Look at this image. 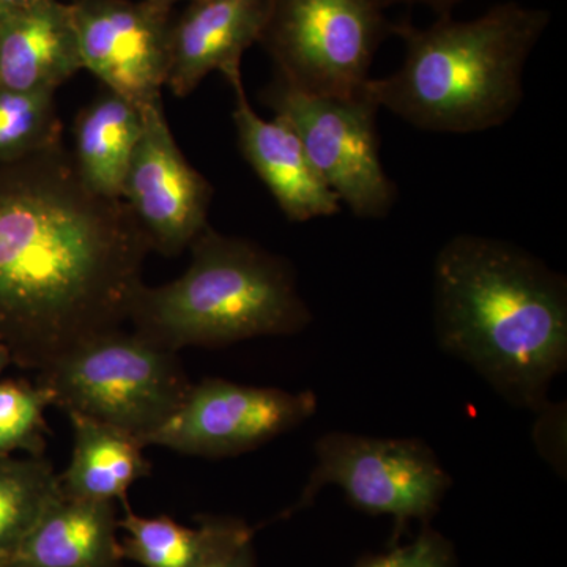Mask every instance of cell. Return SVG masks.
I'll return each mask as SVG.
<instances>
[{"label":"cell","instance_id":"obj_1","mask_svg":"<svg viewBox=\"0 0 567 567\" xmlns=\"http://www.w3.org/2000/svg\"><path fill=\"white\" fill-rule=\"evenodd\" d=\"M128 205L92 193L61 140L0 178V352L41 372L128 322L151 251Z\"/></svg>","mask_w":567,"mask_h":567},{"label":"cell","instance_id":"obj_2","mask_svg":"<svg viewBox=\"0 0 567 567\" xmlns=\"http://www.w3.org/2000/svg\"><path fill=\"white\" fill-rule=\"evenodd\" d=\"M436 344L499 398L536 412L567 368V281L502 238L461 234L432 271Z\"/></svg>","mask_w":567,"mask_h":567},{"label":"cell","instance_id":"obj_3","mask_svg":"<svg viewBox=\"0 0 567 567\" xmlns=\"http://www.w3.org/2000/svg\"><path fill=\"white\" fill-rule=\"evenodd\" d=\"M550 11L517 2L475 20L439 17L429 28L394 24L404 41L401 69L372 78L380 107L417 130L468 134L502 126L524 102V71L550 24Z\"/></svg>","mask_w":567,"mask_h":567},{"label":"cell","instance_id":"obj_4","mask_svg":"<svg viewBox=\"0 0 567 567\" xmlns=\"http://www.w3.org/2000/svg\"><path fill=\"white\" fill-rule=\"evenodd\" d=\"M189 248L192 264L181 278L142 284L134 293L128 322L145 341L178 353L293 336L311 324L312 311L286 257L208 226Z\"/></svg>","mask_w":567,"mask_h":567},{"label":"cell","instance_id":"obj_5","mask_svg":"<svg viewBox=\"0 0 567 567\" xmlns=\"http://www.w3.org/2000/svg\"><path fill=\"white\" fill-rule=\"evenodd\" d=\"M37 385L51 405L114 425L142 443L181 409L193 383L177 353L115 330L59 358L39 372Z\"/></svg>","mask_w":567,"mask_h":567},{"label":"cell","instance_id":"obj_6","mask_svg":"<svg viewBox=\"0 0 567 567\" xmlns=\"http://www.w3.org/2000/svg\"><path fill=\"white\" fill-rule=\"evenodd\" d=\"M388 9L386 0H271L259 43L287 84L315 95H360L380 44L393 35Z\"/></svg>","mask_w":567,"mask_h":567},{"label":"cell","instance_id":"obj_7","mask_svg":"<svg viewBox=\"0 0 567 567\" xmlns=\"http://www.w3.org/2000/svg\"><path fill=\"white\" fill-rule=\"evenodd\" d=\"M262 102L292 126L309 162L353 216L382 219L393 210L398 186L380 159L377 115L382 107L368 91L354 96L315 95L279 78Z\"/></svg>","mask_w":567,"mask_h":567},{"label":"cell","instance_id":"obj_8","mask_svg":"<svg viewBox=\"0 0 567 567\" xmlns=\"http://www.w3.org/2000/svg\"><path fill=\"white\" fill-rule=\"evenodd\" d=\"M315 468L289 514L311 506L324 487L344 492L347 502L398 524L429 520L445 498L453 477L421 439H382L327 432L315 443Z\"/></svg>","mask_w":567,"mask_h":567},{"label":"cell","instance_id":"obj_9","mask_svg":"<svg viewBox=\"0 0 567 567\" xmlns=\"http://www.w3.org/2000/svg\"><path fill=\"white\" fill-rule=\"evenodd\" d=\"M319 399L311 390L238 385L204 379L193 385L181 409L142 440L188 456H240L267 445L316 415Z\"/></svg>","mask_w":567,"mask_h":567},{"label":"cell","instance_id":"obj_10","mask_svg":"<svg viewBox=\"0 0 567 567\" xmlns=\"http://www.w3.org/2000/svg\"><path fill=\"white\" fill-rule=\"evenodd\" d=\"M141 112V136L123 182L122 199L152 249L177 256L207 227L213 189L175 144L162 99L144 104Z\"/></svg>","mask_w":567,"mask_h":567},{"label":"cell","instance_id":"obj_11","mask_svg":"<svg viewBox=\"0 0 567 567\" xmlns=\"http://www.w3.org/2000/svg\"><path fill=\"white\" fill-rule=\"evenodd\" d=\"M82 70L126 102L162 99L169 62V7L158 0H78L70 3Z\"/></svg>","mask_w":567,"mask_h":567},{"label":"cell","instance_id":"obj_12","mask_svg":"<svg viewBox=\"0 0 567 567\" xmlns=\"http://www.w3.org/2000/svg\"><path fill=\"white\" fill-rule=\"evenodd\" d=\"M271 0H194L171 25L166 85L174 95L196 91L212 73L241 78V59L259 43Z\"/></svg>","mask_w":567,"mask_h":567},{"label":"cell","instance_id":"obj_13","mask_svg":"<svg viewBox=\"0 0 567 567\" xmlns=\"http://www.w3.org/2000/svg\"><path fill=\"white\" fill-rule=\"evenodd\" d=\"M229 84L235 93L233 117L241 153L287 219L306 223L341 213V200L316 173L292 126L276 115L274 121L260 117L246 96L241 78Z\"/></svg>","mask_w":567,"mask_h":567},{"label":"cell","instance_id":"obj_14","mask_svg":"<svg viewBox=\"0 0 567 567\" xmlns=\"http://www.w3.org/2000/svg\"><path fill=\"white\" fill-rule=\"evenodd\" d=\"M82 70L70 3L33 0L0 18V89L50 92Z\"/></svg>","mask_w":567,"mask_h":567},{"label":"cell","instance_id":"obj_15","mask_svg":"<svg viewBox=\"0 0 567 567\" xmlns=\"http://www.w3.org/2000/svg\"><path fill=\"white\" fill-rule=\"evenodd\" d=\"M114 503L62 495L0 567H122Z\"/></svg>","mask_w":567,"mask_h":567},{"label":"cell","instance_id":"obj_16","mask_svg":"<svg viewBox=\"0 0 567 567\" xmlns=\"http://www.w3.org/2000/svg\"><path fill=\"white\" fill-rule=\"evenodd\" d=\"M74 432L73 456L59 475L63 495L71 498L126 503V492L151 475L136 436L93 417L66 413Z\"/></svg>","mask_w":567,"mask_h":567},{"label":"cell","instance_id":"obj_17","mask_svg":"<svg viewBox=\"0 0 567 567\" xmlns=\"http://www.w3.org/2000/svg\"><path fill=\"white\" fill-rule=\"evenodd\" d=\"M141 130V107L110 91L82 111L74 126L71 155L81 181L92 193L122 199Z\"/></svg>","mask_w":567,"mask_h":567},{"label":"cell","instance_id":"obj_18","mask_svg":"<svg viewBox=\"0 0 567 567\" xmlns=\"http://www.w3.org/2000/svg\"><path fill=\"white\" fill-rule=\"evenodd\" d=\"M61 495V477L47 458L0 456V563Z\"/></svg>","mask_w":567,"mask_h":567},{"label":"cell","instance_id":"obj_19","mask_svg":"<svg viewBox=\"0 0 567 567\" xmlns=\"http://www.w3.org/2000/svg\"><path fill=\"white\" fill-rule=\"evenodd\" d=\"M125 506V516L118 520V528L126 532L122 540V557L142 567H194L205 543L204 525L197 520V528L185 527L173 518L141 517Z\"/></svg>","mask_w":567,"mask_h":567},{"label":"cell","instance_id":"obj_20","mask_svg":"<svg viewBox=\"0 0 567 567\" xmlns=\"http://www.w3.org/2000/svg\"><path fill=\"white\" fill-rule=\"evenodd\" d=\"M59 140L54 93L0 89V155H29Z\"/></svg>","mask_w":567,"mask_h":567},{"label":"cell","instance_id":"obj_21","mask_svg":"<svg viewBox=\"0 0 567 567\" xmlns=\"http://www.w3.org/2000/svg\"><path fill=\"white\" fill-rule=\"evenodd\" d=\"M50 405V394L40 385L0 383V456L24 451L31 457H43L50 434L44 410Z\"/></svg>","mask_w":567,"mask_h":567},{"label":"cell","instance_id":"obj_22","mask_svg":"<svg viewBox=\"0 0 567 567\" xmlns=\"http://www.w3.org/2000/svg\"><path fill=\"white\" fill-rule=\"evenodd\" d=\"M203 554L194 567H256L252 529L240 518L203 516Z\"/></svg>","mask_w":567,"mask_h":567},{"label":"cell","instance_id":"obj_23","mask_svg":"<svg viewBox=\"0 0 567 567\" xmlns=\"http://www.w3.org/2000/svg\"><path fill=\"white\" fill-rule=\"evenodd\" d=\"M354 567H457V561L450 540L425 528L413 543L365 558Z\"/></svg>","mask_w":567,"mask_h":567},{"label":"cell","instance_id":"obj_24","mask_svg":"<svg viewBox=\"0 0 567 567\" xmlns=\"http://www.w3.org/2000/svg\"><path fill=\"white\" fill-rule=\"evenodd\" d=\"M533 424V445L537 454L558 476L566 477L567 470V413L566 402L550 399L537 409Z\"/></svg>","mask_w":567,"mask_h":567},{"label":"cell","instance_id":"obj_25","mask_svg":"<svg viewBox=\"0 0 567 567\" xmlns=\"http://www.w3.org/2000/svg\"><path fill=\"white\" fill-rule=\"evenodd\" d=\"M461 2L462 0H386L388 7H393L395 3H409V6L421 3V6L434 10L439 17H446V14L453 13L454 7Z\"/></svg>","mask_w":567,"mask_h":567},{"label":"cell","instance_id":"obj_26","mask_svg":"<svg viewBox=\"0 0 567 567\" xmlns=\"http://www.w3.org/2000/svg\"><path fill=\"white\" fill-rule=\"evenodd\" d=\"M33 0H0V7L6 11H14L31 6Z\"/></svg>","mask_w":567,"mask_h":567},{"label":"cell","instance_id":"obj_27","mask_svg":"<svg viewBox=\"0 0 567 567\" xmlns=\"http://www.w3.org/2000/svg\"><path fill=\"white\" fill-rule=\"evenodd\" d=\"M159 3H163V6L169 7V9H173V6L175 2H181V0H158ZM194 2V0H192Z\"/></svg>","mask_w":567,"mask_h":567},{"label":"cell","instance_id":"obj_28","mask_svg":"<svg viewBox=\"0 0 567 567\" xmlns=\"http://www.w3.org/2000/svg\"><path fill=\"white\" fill-rule=\"evenodd\" d=\"M7 364H9V361H7V358L0 352V374H2L3 368H6Z\"/></svg>","mask_w":567,"mask_h":567},{"label":"cell","instance_id":"obj_29","mask_svg":"<svg viewBox=\"0 0 567 567\" xmlns=\"http://www.w3.org/2000/svg\"><path fill=\"white\" fill-rule=\"evenodd\" d=\"M7 13H9V11L3 10L2 7H0V18L6 17Z\"/></svg>","mask_w":567,"mask_h":567},{"label":"cell","instance_id":"obj_30","mask_svg":"<svg viewBox=\"0 0 567 567\" xmlns=\"http://www.w3.org/2000/svg\"><path fill=\"white\" fill-rule=\"evenodd\" d=\"M123 567V566H122Z\"/></svg>","mask_w":567,"mask_h":567}]
</instances>
